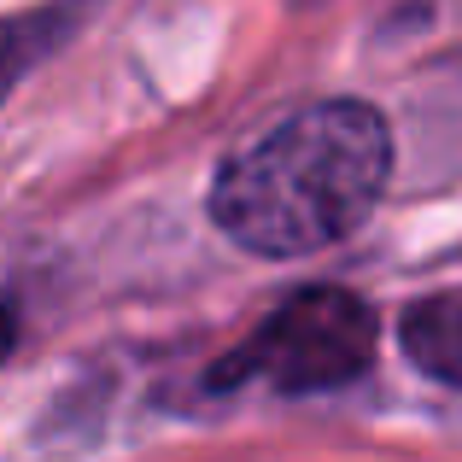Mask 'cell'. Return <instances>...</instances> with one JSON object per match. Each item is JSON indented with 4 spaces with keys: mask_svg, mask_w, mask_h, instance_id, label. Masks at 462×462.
Wrapping results in <instances>:
<instances>
[{
    "mask_svg": "<svg viewBox=\"0 0 462 462\" xmlns=\"http://www.w3.org/2000/svg\"><path fill=\"white\" fill-rule=\"evenodd\" d=\"M393 181V129L363 100L305 106L235 152L211 181V217L258 258L334 246L381 205Z\"/></svg>",
    "mask_w": 462,
    "mask_h": 462,
    "instance_id": "6da1fadb",
    "label": "cell"
},
{
    "mask_svg": "<svg viewBox=\"0 0 462 462\" xmlns=\"http://www.w3.org/2000/svg\"><path fill=\"white\" fill-rule=\"evenodd\" d=\"M374 310L346 287H305L263 328L211 369V386L270 381L275 393H334L369 374L374 363Z\"/></svg>",
    "mask_w": 462,
    "mask_h": 462,
    "instance_id": "7a4b0ae2",
    "label": "cell"
},
{
    "mask_svg": "<svg viewBox=\"0 0 462 462\" xmlns=\"http://www.w3.org/2000/svg\"><path fill=\"white\" fill-rule=\"evenodd\" d=\"M398 339H404V357L421 374H433L439 386H462V299L439 293L410 305L404 322H398Z\"/></svg>",
    "mask_w": 462,
    "mask_h": 462,
    "instance_id": "3957f363",
    "label": "cell"
},
{
    "mask_svg": "<svg viewBox=\"0 0 462 462\" xmlns=\"http://www.w3.org/2000/svg\"><path fill=\"white\" fill-rule=\"evenodd\" d=\"M47 42H53V18H42V12H35V18H0V100H6L23 70L47 53Z\"/></svg>",
    "mask_w": 462,
    "mask_h": 462,
    "instance_id": "277c9868",
    "label": "cell"
},
{
    "mask_svg": "<svg viewBox=\"0 0 462 462\" xmlns=\"http://www.w3.org/2000/svg\"><path fill=\"white\" fill-rule=\"evenodd\" d=\"M12 346H18V316L0 305V357H12Z\"/></svg>",
    "mask_w": 462,
    "mask_h": 462,
    "instance_id": "5b68a950",
    "label": "cell"
}]
</instances>
